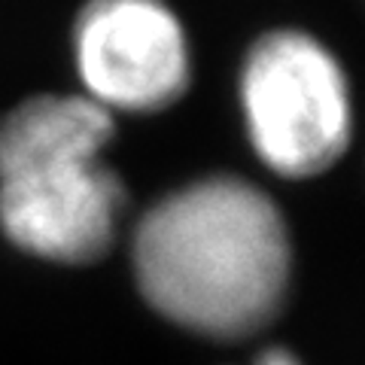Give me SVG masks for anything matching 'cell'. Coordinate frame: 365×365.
<instances>
[{
	"instance_id": "1",
	"label": "cell",
	"mask_w": 365,
	"mask_h": 365,
	"mask_svg": "<svg viewBox=\"0 0 365 365\" xmlns=\"http://www.w3.org/2000/svg\"><path fill=\"white\" fill-rule=\"evenodd\" d=\"M131 259L158 314L216 341L262 332L289 287V235L277 204L228 174L153 204L134 228Z\"/></svg>"
},
{
	"instance_id": "2",
	"label": "cell",
	"mask_w": 365,
	"mask_h": 365,
	"mask_svg": "<svg viewBox=\"0 0 365 365\" xmlns=\"http://www.w3.org/2000/svg\"><path fill=\"white\" fill-rule=\"evenodd\" d=\"M113 113L86 95H34L0 116V232L21 253L88 265L116 241L125 182L104 162Z\"/></svg>"
},
{
	"instance_id": "3",
	"label": "cell",
	"mask_w": 365,
	"mask_h": 365,
	"mask_svg": "<svg viewBox=\"0 0 365 365\" xmlns=\"http://www.w3.org/2000/svg\"><path fill=\"white\" fill-rule=\"evenodd\" d=\"M253 150L280 177H317L350 143L347 76L332 52L302 31L265 34L241 73Z\"/></svg>"
},
{
	"instance_id": "4",
	"label": "cell",
	"mask_w": 365,
	"mask_h": 365,
	"mask_svg": "<svg viewBox=\"0 0 365 365\" xmlns=\"http://www.w3.org/2000/svg\"><path fill=\"white\" fill-rule=\"evenodd\" d=\"M83 95L107 113H155L189 86V46L165 0H88L73 25Z\"/></svg>"
},
{
	"instance_id": "5",
	"label": "cell",
	"mask_w": 365,
	"mask_h": 365,
	"mask_svg": "<svg viewBox=\"0 0 365 365\" xmlns=\"http://www.w3.org/2000/svg\"><path fill=\"white\" fill-rule=\"evenodd\" d=\"M253 365H302V362L295 359L289 350L271 347V350H265V353H259V359H256Z\"/></svg>"
}]
</instances>
